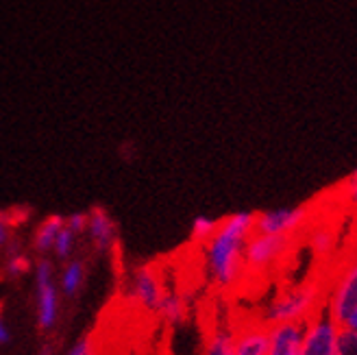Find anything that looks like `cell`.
Returning a JSON list of instances; mask_svg holds the SVG:
<instances>
[{
	"mask_svg": "<svg viewBox=\"0 0 357 355\" xmlns=\"http://www.w3.org/2000/svg\"><path fill=\"white\" fill-rule=\"evenodd\" d=\"M66 355H105L102 353V340H98L96 333H85L73 345Z\"/></svg>",
	"mask_w": 357,
	"mask_h": 355,
	"instance_id": "d6986e66",
	"label": "cell"
},
{
	"mask_svg": "<svg viewBox=\"0 0 357 355\" xmlns=\"http://www.w3.org/2000/svg\"><path fill=\"white\" fill-rule=\"evenodd\" d=\"M236 355H266L268 351V325L264 321L242 323L234 329Z\"/></svg>",
	"mask_w": 357,
	"mask_h": 355,
	"instance_id": "30bf717a",
	"label": "cell"
},
{
	"mask_svg": "<svg viewBox=\"0 0 357 355\" xmlns=\"http://www.w3.org/2000/svg\"><path fill=\"white\" fill-rule=\"evenodd\" d=\"M357 305V257L337 271L333 283L325 294V312L337 325H344L347 316Z\"/></svg>",
	"mask_w": 357,
	"mask_h": 355,
	"instance_id": "277c9868",
	"label": "cell"
},
{
	"mask_svg": "<svg viewBox=\"0 0 357 355\" xmlns=\"http://www.w3.org/2000/svg\"><path fill=\"white\" fill-rule=\"evenodd\" d=\"M325 286L318 281H303L296 286L279 292L271 303L266 305L261 321L266 325L277 323H307L325 305Z\"/></svg>",
	"mask_w": 357,
	"mask_h": 355,
	"instance_id": "7a4b0ae2",
	"label": "cell"
},
{
	"mask_svg": "<svg viewBox=\"0 0 357 355\" xmlns=\"http://www.w3.org/2000/svg\"><path fill=\"white\" fill-rule=\"evenodd\" d=\"M13 216L11 211H0V251L5 253L7 244L11 242V232H13Z\"/></svg>",
	"mask_w": 357,
	"mask_h": 355,
	"instance_id": "7402d4cb",
	"label": "cell"
},
{
	"mask_svg": "<svg viewBox=\"0 0 357 355\" xmlns=\"http://www.w3.org/2000/svg\"><path fill=\"white\" fill-rule=\"evenodd\" d=\"M335 355H357V331L340 327L335 342Z\"/></svg>",
	"mask_w": 357,
	"mask_h": 355,
	"instance_id": "ffe728a7",
	"label": "cell"
},
{
	"mask_svg": "<svg viewBox=\"0 0 357 355\" xmlns=\"http://www.w3.org/2000/svg\"><path fill=\"white\" fill-rule=\"evenodd\" d=\"M342 327H349V329H353V331H357V305L353 308V312L347 316V321H344V325Z\"/></svg>",
	"mask_w": 357,
	"mask_h": 355,
	"instance_id": "484cf974",
	"label": "cell"
},
{
	"mask_svg": "<svg viewBox=\"0 0 357 355\" xmlns=\"http://www.w3.org/2000/svg\"><path fill=\"white\" fill-rule=\"evenodd\" d=\"M89 238H92L94 246L100 253H109L118 244V232H116V222L114 218L107 214L102 207H94L87 214V229Z\"/></svg>",
	"mask_w": 357,
	"mask_h": 355,
	"instance_id": "8fae6325",
	"label": "cell"
},
{
	"mask_svg": "<svg viewBox=\"0 0 357 355\" xmlns=\"http://www.w3.org/2000/svg\"><path fill=\"white\" fill-rule=\"evenodd\" d=\"M166 290L168 288L164 283L162 269H157L153 264H146V266H139V269L133 271V277L129 281V296L142 312L157 314Z\"/></svg>",
	"mask_w": 357,
	"mask_h": 355,
	"instance_id": "8992f818",
	"label": "cell"
},
{
	"mask_svg": "<svg viewBox=\"0 0 357 355\" xmlns=\"http://www.w3.org/2000/svg\"><path fill=\"white\" fill-rule=\"evenodd\" d=\"M310 246L312 251L320 257H325L333 251L335 246V234L329 227H314L310 232Z\"/></svg>",
	"mask_w": 357,
	"mask_h": 355,
	"instance_id": "2e32d148",
	"label": "cell"
},
{
	"mask_svg": "<svg viewBox=\"0 0 357 355\" xmlns=\"http://www.w3.org/2000/svg\"><path fill=\"white\" fill-rule=\"evenodd\" d=\"M66 227L70 229L73 234H83L85 229H87V214H83V211H77V214H73V216H68L66 218Z\"/></svg>",
	"mask_w": 357,
	"mask_h": 355,
	"instance_id": "cb8c5ba5",
	"label": "cell"
},
{
	"mask_svg": "<svg viewBox=\"0 0 357 355\" xmlns=\"http://www.w3.org/2000/svg\"><path fill=\"white\" fill-rule=\"evenodd\" d=\"M35 286H38V325L42 331L57 327L59 321V290L50 259H40L35 266Z\"/></svg>",
	"mask_w": 357,
	"mask_h": 355,
	"instance_id": "5b68a950",
	"label": "cell"
},
{
	"mask_svg": "<svg viewBox=\"0 0 357 355\" xmlns=\"http://www.w3.org/2000/svg\"><path fill=\"white\" fill-rule=\"evenodd\" d=\"M83 279H85V264L81 259L68 262V266H66L63 273H61V292L68 299L77 296V292L83 286Z\"/></svg>",
	"mask_w": 357,
	"mask_h": 355,
	"instance_id": "9a60e30c",
	"label": "cell"
},
{
	"mask_svg": "<svg viewBox=\"0 0 357 355\" xmlns=\"http://www.w3.org/2000/svg\"><path fill=\"white\" fill-rule=\"evenodd\" d=\"M220 220H213L209 216H196L192 222V240L196 244H205L213 234H216Z\"/></svg>",
	"mask_w": 357,
	"mask_h": 355,
	"instance_id": "e0dca14e",
	"label": "cell"
},
{
	"mask_svg": "<svg viewBox=\"0 0 357 355\" xmlns=\"http://www.w3.org/2000/svg\"><path fill=\"white\" fill-rule=\"evenodd\" d=\"M255 234L253 211H236L218 222L205 246V266L211 281L222 290L236 288L244 279V246Z\"/></svg>",
	"mask_w": 357,
	"mask_h": 355,
	"instance_id": "6da1fadb",
	"label": "cell"
},
{
	"mask_svg": "<svg viewBox=\"0 0 357 355\" xmlns=\"http://www.w3.org/2000/svg\"><path fill=\"white\" fill-rule=\"evenodd\" d=\"M75 242H77V234H73L68 227H63L61 232H59V236H57V240H55V246H52V248H55L57 257L59 259H68L70 255H73Z\"/></svg>",
	"mask_w": 357,
	"mask_h": 355,
	"instance_id": "44dd1931",
	"label": "cell"
},
{
	"mask_svg": "<svg viewBox=\"0 0 357 355\" xmlns=\"http://www.w3.org/2000/svg\"><path fill=\"white\" fill-rule=\"evenodd\" d=\"M340 327L333 318L323 310L305 323L303 333L301 355H335V342Z\"/></svg>",
	"mask_w": 357,
	"mask_h": 355,
	"instance_id": "ba28073f",
	"label": "cell"
},
{
	"mask_svg": "<svg viewBox=\"0 0 357 355\" xmlns=\"http://www.w3.org/2000/svg\"><path fill=\"white\" fill-rule=\"evenodd\" d=\"M57 351H59V342L48 340V342H44V345H42V349H40V353H38V355H57Z\"/></svg>",
	"mask_w": 357,
	"mask_h": 355,
	"instance_id": "d4e9b609",
	"label": "cell"
},
{
	"mask_svg": "<svg viewBox=\"0 0 357 355\" xmlns=\"http://www.w3.org/2000/svg\"><path fill=\"white\" fill-rule=\"evenodd\" d=\"M292 251V238L253 234L244 246V273L259 275L271 269Z\"/></svg>",
	"mask_w": 357,
	"mask_h": 355,
	"instance_id": "3957f363",
	"label": "cell"
},
{
	"mask_svg": "<svg viewBox=\"0 0 357 355\" xmlns=\"http://www.w3.org/2000/svg\"><path fill=\"white\" fill-rule=\"evenodd\" d=\"M201 355H236L234 347V329L231 327H213L205 338V347Z\"/></svg>",
	"mask_w": 357,
	"mask_h": 355,
	"instance_id": "5bb4252c",
	"label": "cell"
},
{
	"mask_svg": "<svg viewBox=\"0 0 357 355\" xmlns=\"http://www.w3.org/2000/svg\"><path fill=\"white\" fill-rule=\"evenodd\" d=\"M307 207H279L255 214V234L294 238L310 225Z\"/></svg>",
	"mask_w": 357,
	"mask_h": 355,
	"instance_id": "52a82bcc",
	"label": "cell"
},
{
	"mask_svg": "<svg viewBox=\"0 0 357 355\" xmlns=\"http://www.w3.org/2000/svg\"><path fill=\"white\" fill-rule=\"evenodd\" d=\"M66 227V218L63 216H48L40 227L38 232L33 236V248L38 253H48L52 251V246H55V240L59 236V232Z\"/></svg>",
	"mask_w": 357,
	"mask_h": 355,
	"instance_id": "4fadbf2b",
	"label": "cell"
},
{
	"mask_svg": "<svg viewBox=\"0 0 357 355\" xmlns=\"http://www.w3.org/2000/svg\"><path fill=\"white\" fill-rule=\"evenodd\" d=\"M342 199L351 209L357 211V170L342 183Z\"/></svg>",
	"mask_w": 357,
	"mask_h": 355,
	"instance_id": "603a6c76",
	"label": "cell"
},
{
	"mask_svg": "<svg viewBox=\"0 0 357 355\" xmlns=\"http://www.w3.org/2000/svg\"><path fill=\"white\" fill-rule=\"evenodd\" d=\"M5 342H9V329L3 323V318H0V345H5Z\"/></svg>",
	"mask_w": 357,
	"mask_h": 355,
	"instance_id": "4316f807",
	"label": "cell"
},
{
	"mask_svg": "<svg viewBox=\"0 0 357 355\" xmlns=\"http://www.w3.org/2000/svg\"><path fill=\"white\" fill-rule=\"evenodd\" d=\"M353 257H357V238H355V242H353Z\"/></svg>",
	"mask_w": 357,
	"mask_h": 355,
	"instance_id": "83f0119b",
	"label": "cell"
},
{
	"mask_svg": "<svg viewBox=\"0 0 357 355\" xmlns=\"http://www.w3.org/2000/svg\"><path fill=\"white\" fill-rule=\"evenodd\" d=\"M188 314H190V305H188V299L183 292H174V290H166L162 303H159L157 316H162V321H166L168 325H183L188 321Z\"/></svg>",
	"mask_w": 357,
	"mask_h": 355,
	"instance_id": "7c38bea8",
	"label": "cell"
},
{
	"mask_svg": "<svg viewBox=\"0 0 357 355\" xmlns=\"http://www.w3.org/2000/svg\"><path fill=\"white\" fill-rule=\"evenodd\" d=\"M29 271H31V259L26 253H22V251L7 253V262H5V277L7 279H17Z\"/></svg>",
	"mask_w": 357,
	"mask_h": 355,
	"instance_id": "ac0fdd59",
	"label": "cell"
},
{
	"mask_svg": "<svg viewBox=\"0 0 357 355\" xmlns=\"http://www.w3.org/2000/svg\"><path fill=\"white\" fill-rule=\"evenodd\" d=\"M305 323H277L268 325L266 355H301Z\"/></svg>",
	"mask_w": 357,
	"mask_h": 355,
	"instance_id": "9c48e42d",
	"label": "cell"
}]
</instances>
